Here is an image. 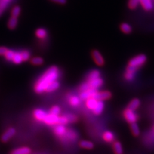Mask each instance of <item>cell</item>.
<instances>
[{"mask_svg":"<svg viewBox=\"0 0 154 154\" xmlns=\"http://www.w3.org/2000/svg\"><path fill=\"white\" fill-rule=\"evenodd\" d=\"M60 75V71L57 66H51L38 79L34 86V89L37 93L45 92L47 88L52 82L57 80Z\"/></svg>","mask_w":154,"mask_h":154,"instance_id":"6da1fadb","label":"cell"},{"mask_svg":"<svg viewBox=\"0 0 154 154\" xmlns=\"http://www.w3.org/2000/svg\"><path fill=\"white\" fill-rule=\"evenodd\" d=\"M146 62V57L140 54L133 57L130 60L128 66L124 74L125 79L128 81H132L135 76L136 71L139 68H140Z\"/></svg>","mask_w":154,"mask_h":154,"instance_id":"7a4b0ae2","label":"cell"},{"mask_svg":"<svg viewBox=\"0 0 154 154\" xmlns=\"http://www.w3.org/2000/svg\"><path fill=\"white\" fill-rule=\"evenodd\" d=\"M123 116L125 120L128 123H136L138 119V116L134 112V110H132L129 108H127L124 110Z\"/></svg>","mask_w":154,"mask_h":154,"instance_id":"3957f363","label":"cell"},{"mask_svg":"<svg viewBox=\"0 0 154 154\" xmlns=\"http://www.w3.org/2000/svg\"><path fill=\"white\" fill-rule=\"evenodd\" d=\"M112 94L110 92L108 91H95V92L93 96V97L96 98L98 101H104L110 99L111 98Z\"/></svg>","mask_w":154,"mask_h":154,"instance_id":"277c9868","label":"cell"},{"mask_svg":"<svg viewBox=\"0 0 154 154\" xmlns=\"http://www.w3.org/2000/svg\"><path fill=\"white\" fill-rule=\"evenodd\" d=\"M87 82H88L89 88L94 90H97L100 88L102 86L103 84V79L101 78V77H98V78H96L93 80H87Z\"/></svg>","mask_w":154,"mask_h":154,"instance_id":"5b68a950","label":"cell"},{"mask_svg":"<svg viewBox=\"0 0 154 154\" xmlns=\"http://www.w3.org/2000/svg\"><path fill=\"white\" fill-rule=\"evenodd\" d=\"M59 116L49 113V114H47L43 122L48 125H57L59 124Z\"/></svg>","mask_w":154,"mask_h":154,"instance_id":"8992f818","label":"cell"},{"mask_svg":"<svg viewBox=\"0 0 154 154\" xmlns=\"http://www.w3.org/2000/svg\"><path fill=\"white\" fill-rule=\"evenodd\" d=\"M92 57L95 63L99 66H102L105 64V60L102 54L98 50H94L92 52Z\"/></svg>","mask_w":154,"mask_h":154,"instance_id":"52a82bcc","label":"cell"},{"mask_svg":"<svg viewBox=\"0 0 154 154\" xmlns=\"http://www.w3.org/2000/svg\"><path fill=\"white\" fill-rule=\"evenodd\" d=\"M11 62L15 64H20L24 62L22 54V50L19 51L14 50Z\"/></svg>","mask_w":154,"mask_h":154,"instance_id":"ba28073f","label":"cell"},{"mask_svg":"<svg viewBox=\"0 0 154 154\" xmlns=\"http://www.w3.org/2000/svg\"><path fill=\"white\" fill-rule=\"evenodd\" d=\"M16 134V130L14 128H10L5 131L2 136V140L3 142H7L10 140Z\"/></svg>","mask_w":154,"mask_h":154,"instance_id":"9c48e42d","label":"cell"},{"mask_svg":"<svg viewBox=\"0 0 154 154\" xmlns=\"http://www.w3.org/2000/svg\"><path fill=\"white\" fill-rule=\"evenodd\" d=\"M46 115H47V113L45 111V110L40 109H35L34 110V112H33V116H34L35 118L39 122L44 121Z\"/></svg>","mask_w":154,"mask_h":154,"instance_id":"30bf717a","label":"cell"},{"mask_svg":"<svg viewBox=\"0 0 154 154\" xmlns=\"http://www.w3.org/2000/svg\"><path fill=\"white\" fill-rule=\"evenodd\" d=\"M67 128L63 125H57V126L54 128L55 134L60 137H63L67 132Z\"/></svg>","mask_w":154,"mask_h":154,"instance_id":"8fae6325","label":"cell"},{"mask_svg":"<svg viewBox=\"0 0 154 154\" xmlns=\"http://www.w3.org/2000/svg\"><path fill=\"white\" fill-rule=\"evenodd\" d=\"M95 91L92 89H89L86 91H82V92H80L79 97L81 99V100H86L89 98L93 97V96L95 92Z\"/></svg>","mask_w":154,"mask_h":154,"instance_id":"7c38bea8","label":"cell"},{"mask_svg":"<svg viewBox=\"0 0 154 154\" xmlns=\"http://www.w3.org/2000/svg\"><path fill=\"white\" fill-rule=\"evenodd\" d=\"M62 138H63L66 139V140L69 141H73L77 138V134L74 131L67 129L66 133Z\"/></svg>","mask_w":154,"mask_h":154,"instance_id":"4fadbf2b","label":"cell"},{"mask_svg":"<svg viewBox=\"0 0 154 154\" xmlns=\"http://www.w3.org/2000/svg\"><path fill=\"white\" fill-rule=\"evenodd\" d=\"M139 4L146 11H150L153 8L152 0H139Z\"/></svg>","mask_w":154,"mask_h":154,"instance_id":"5bb4252c","label":"cell"},{"mask_svg":"<svg viewBox=\"0 0 154 154\" xmlns=\"http://www.w3.org/2000/svg\"><path fill=\"white\" fill-rule=\"evenodd\" d=\"M98 102V100H97L93 97L89 98L88 100H85L86 107L91 110H93V109L95 108L96 105H97Z\"/></svg>","mask_w":154,"mask_h":154,"instance_id":"9a60e30c","label":"cell"},{"mask_svg":"<svg viewBox=\"0 0 154 154\" xmlns=\"http://www.w3.org/2000/svg\"><path fill=\"white\" fill-rule=\"evenodd\" d=\"M18 25V18L11 16L9 18L7 23V27L9 30H14L17 28Z\"/></svg>","mask_w":154,"mask_h":154,"instance_id":"2e32d148","label":"cell"},{"mask_svg":"<svg viewBox=\"0 0 154 154\" xmlns=\"http://www.w3.org/2000/svg\"><path fill=\"white\" fill-rule=\"evenodd\" d=\"M35 36L41 40H44L48 36V32L46 29L43 28H39L35 31Z\"/></svg>","mask_w":154,"mask_h":154,"instance_id":"e0dca14e","label":"cell"},{"mask_svg":"<svg viewBox=\"0 0 154 154\" xmlns=\"http://www.w3.org/2000/svg\"><path fill=\"white\" fill-rule=\"evenodd\" d=\"M68 102H69V103L71 106H72V107H77V106H79L80 104L81 99L80 98V97H79V96L73 95V96H71L69 98Z\"/></svg>","mask_w":154,"mask_h":154,"instance_id":"ac0fdd59","label":"cell"},{"mask_svg":"<svg viewBox=\"0 0 154 154\" xmlns=\"http://www.w3.org/2000/svg\"><path fill=\"white\" fill-rule=\"evenodd\" d=\"M103 139L107 143H112L114 141V134L110 131H105L103 132L102 136Z\"/></svg>","mask_w":154,"mask_h":154,"instance_id":"d6986e66","label":"cell"},{"mask_svg":"<svg viewBox=\"0 0 154 154\" xmlns=\"http://www.w3.org/2000/svg\"><path fill=\"white\" fill-rule=\"evenodd\" d=\"M104 109V103L103 101H98L97 105L93 109V112L96 115H100L102 113Z\"/></svg>","mask_w":154,"mask_h":154,"instance_id":"ffe728a7","label":"cell"},{"mask_svg":"<svg viewBox=\"0 0 154 154\" xmlns=\"http://www.w3.org/2000/svg\"><path fill=\"white\" fill-rule=\"evenodd\" d=\"M60 88V83L58 80H56L54 82H52L49 86L48 87L46 91L48 93H51V92H54V91H56Z\"/></svg>","mask_w":154,"mask_h":154,"instance_id":"44dd1931","label":"cell"},{"mask_svg":"<svg viewBox=\"0 0 154 154\" xmlns=\"http://www.w3.org/2000/svg\"><path fill=\"white\" fill-rule=\"evenodd\" d=\"M31 150L28 147H21L14 150L12 154H30Z\"/></svg>","mask_w":154,"mask_h":154,"instance_id":"7402d4cb","label":"cell"},{"mask_svg":"<svg viewBox=\"0 0 154 154\" xmlns=\"http://www.w3.org/2000/svg\"><path fill=\"white\" fill-rule=\"evenodd\" d=\"M100 72L98 69H93L89 72V74L88 75V77H87V80H93L96 78H98V77H100Z\"/></svg>","mask_w":154,"mask_h":154,"instance_id":"603a6c76","label":"cell"},{"mask_svg":"<svg viewBox=\"0 0 154 154\" xmlns=\"http://www.w3.org/2000/svg\"><path fill=\"white\" fill-rule=\"evenodd\" d=\"M79 145L81 148L88 149V150H91L94 147V144L92 142L86 140L81 141L79 143Z\"/></svg>","mask_w":154,"mask_h":154,"instance_id":"cb8c5ba5","label":"cell"},{"mask_svg":"<svg viewBox=\"0 0 154 154\" xmlns=\"http://www.w3.org/2000/svg\"><path fill=\"white\" fill-rule=\"evenodd\" d=\"M139 105H140V101L137 98H134L129 103L128 108L135 110L139 107Z\"/></svg>","mask_w":154,"mask_h":154,"instance_id":"d4e9b609","label":"cell"},{"mask_svg":"<svg viewBox=\"0 0 154 154\" xmlns=\"http://www.w3.org/2000/svg\"><path fill=\"white\" fill-rule=\"evenodd\" d=\"M113 149L114 152L116 154H122L123 153V148L121 143L118 141H116L113 143Z\"/></svg>","mask_w":154,"mask_h":154,"instance_id":"484cf974","label":"cell"},{"mask_svg":"<svg viewBox=\"0 0 154 154\" xmlns=\"http://www.w3.org/2000/svg\"><path fill=\"white\" fill-rule=\"evenodd\" d=\"M120 28H121L122 31L125 33H130L132 30L131 25H129L128 23H122L121 26H120Z\"/></svg>","mask_w":154,"mask_h":154,"instance_id":"4316f807","label":"cell"},{"mask_svg":"<svg viewBox=\"0 0 154 154\" xmlns=\"http://www.w3.org/2000/svg\"><path fill=\"white\" fill-rule=\"evenodd\" d=\"M30 62L34 66H41L44 63V60L42 57H33L30 60Z\"/></svg>","mask_w":154,"mask_h":154,"instance_id":"83f0119b","label":"cell"},{"mask_svg":"<svg viewBox=\"0 0 154 154\" xmlns=\"http://www.w3.org/2000/svg\"><path fill=\"white\" fill-rule=\"evenodd\" d=\"M21 12V8L19 5H16L14 6L11 11V16L17 17L20 15Z\"/></svg>","mask_w":154,"mask_h":154,"instance_id":"f1b7e54d","label":"cell"},{"mask_svg":"<svg viewBox=\"0 0 154 154\" xmlns=\"http://www.w3.org/2000/svg\"><path fill=\"white\" fill-rule=\"evenodd\" d=\"M131 131H132V134L134 135V136H139V133H140V131H139V126L137 125V124L136 123V122L131 123Z\"/></svg>","mask_w":154,"mask_h":154,"instance_id":"f546056e","label":"cell"},{"mask_svg":"<svg viewBox=\"0 0 154 154\" xmlns=\"http://www.w3.org/2000/svg\"><path fill=\"white\" fill-rule=\"evenodd\" d=\"M60 112H61V109H60V107H59V106H57V105H55V106H53V107L50 109L49 113L59 116L60 114Z\"/></svg>","mask_w":154,"mask_h":154,"instance_id":"4dcf8cb0","label":"cell"},{"mask_svg":"<svg viewBox=\"0 0 154 154\" xmlns=\"http://www.w3.org/2000/svg\"><path fill=\"white\" fill-rule=\"evenodd\" d=\"M69 123L68 118H67V115H64L62 116H59V124L58 125H65L66 124Z\"/></svg>","mask_w":154,"mask_h":154,"instance_id":"1f68e13d","label":"cell"},{"mask_svg":"<svg viewBox=\"0 0 154 154\" xmlns=\"http://www.w3.org/2000/svg\"><path fill=\"white\" fill-rule=\"evenodd\" d=\"M139 4V0H129L128 7L131 9H134L136 7H137Z\"/></svg>","mask_w":154,"mask_h":154,"instance_id":"d6a6232c","label":"cell"},{"mask_svg":"<svg viewBox=\"0 0 154 154\" xmlns=\"http://www.w3.org/2000/svg\"><path fill=\"white\" fill-rule=\"evenodd\" d=\"M8 5L7 3H5L0 0V17L3 15V14L4 13L5 11V10L8 7Z\"/></svg>","mask_w":154,"mask_h":154,"instance_id":"836d02e7","label":"cell"},{"mask_svg":"<svg viewBox=\"0 0 154 154\" xmlns=\"http://www.w3.org/2000/svg\"><path fill=\"white\" fill-rule=\"evenodd\" d=\"M89 89H91V88H89V85H88V82H87L85 83H83L80 86V88H79V90H80V92H82V91H86V90H88Z\"/></svg>","mask_w":154,"mask_h":154,"instance_id":"e575fe53","label":"cell"},{"mask_svg":"<svg viewBox=\"0 0 154 154\" xmlns=\"http://www.w3.org/2000/svg\"><path fill=\"white\" fill-rule=\"evenodd\" d=\"M8 50V48L5 46H0V57H3L5 55Z\"/></svg>","mask_w":154,"mask_h":154,"instance_id":"d590c367","label":"cell"},{"mask_svg":"<svg viewBox=\"0 0 154 154\" xmlns=\"http://www.w3.org/2000/svg\"><path fill=\"white\" fill-rule=\"evenodd\" d=\"M50 1L60 5H64L66 3V0H50Z\"/></svg>","mask_w":154,"mask_h":154,"instance_id":"8d00e7d4","label":"cell"},{"mask_svg":"<svg viewBox=\"0 0 154 154\" xmlns=\"http://www.w3.org/2000/svg\"><path fill=\"white\" fill-rule=\"evenodd\" d=\"M1 1H2V2H5V3H7L8 5L11 3V2H12V0H1Z\"/></svg>","mask_w":154,"mask_h":154,"instance_id":"74e56055","label":"cell"}]
</instances>
